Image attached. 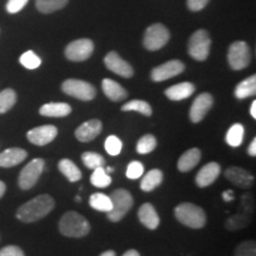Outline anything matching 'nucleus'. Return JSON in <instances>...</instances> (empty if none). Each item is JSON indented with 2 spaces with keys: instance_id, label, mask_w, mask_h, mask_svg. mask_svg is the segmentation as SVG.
I'll return each mask as SVG.
<instances>
[{
  "instance_id": "1",
  "label": "nucleus",
  "mask_w": 256,
  "mask_h": 256,
  "mask_svg": "<svg viewBox=\"0 0 256 256\" xmlns=\"http://www.w3.org/2000/svg\"><path fill=\"white\" fill-rule=\"evenodd\" d=\"M55 208V200L50 194H40L23 204L17 210V218L24 223H34L52 211Z\"/></svg>"
},
{
  "instance_id": "2",
  "label": "nucleus",
  "mask_w": 256,
  "mask_h": 256,
  "mask_svg": "<svg viewBox=\"0 0 256 256\" xmlns=\"http://www.w3.org/2000/svg\"><path fill=\"white\" fill-rule=\"evenodd\" d=\"M60 232L66 238H80L88 235L90 232V224L86 217L76 212L68 211L62 216L58 223Z\"/></svg>"
},
{
  "instance_id": "3",
  "label": "nucleus",
  "mask_w": 256,
  "mask_h": 256,
  "mask_svg": "<svg viewBox=\"0 0 256 256\" xmlns=\"http://www.w3.org/2000/svg\"><path fill=\"white\" fill-rule=\"evenodd\" d=\"M174 216L179 222L192 229H200L206 224V211L192 203H182L174 209Z\"/></svg>"
},
{
  "instance_id": "4",
  "label": "nucleus",
  "mask_w": 256,
  "mask_h": 256,
  "mask_svg": "<svg viewBox=\"0 0 256 256\" xmlns=\"http://www.w3.org/2000/svg\"><path fill=\"white\" fill-rule=\"evenodd\" d=\"M110 197L112 200V210L107 212V218L110 222H119L132 209L134 200L130 192L124 188L114 190Z\"/></svg>"
},
{
  "instance_id": "5",
  "label": "nucleus",
  "mask_w": 256,
  "mask_h": 256,
  "mask_svg": "<svg viewBox=\"0 0 256 256\" xmlns=\"http://www.w3.org/2000/svg\"><path fill=\"white\" fill-rule=\"evenodd\" d=\"M211 38L206 30H197L188 40V55L192 58L203 62L210 54Z\"/></svg>"
},
{
  "instance_id": "6",
  "label": "nucleus",
  "mask_w": 256,
  "mask_h": 256,
  "mask_svg": "<svg viewBox=\"0 0 256 256\" xmlns=\"http://www.w3.org/2000/svg\"><path fill=\"white\" fill-rule=\"evenodd\" d=\"M62 90L66 95H70L82 101H92L96 96V89L94 86L86 81H82V80H66V81L63 82Z\"/></svg>"
},
{
  "instance_id": "7",
  "label": "nucleus",
  "mask_w": 256,
  "mask_h": 256,
  "mask_svg": "<svg viewBox=\"0 0 256 256\" xmlns=\"http://www.w3.org/2000/svg\"><path fill=\"white\" fill-rule=\"evenodd\" d=\"M44 165H46V162H44V160L40 158L31 160V162L22 170L20 174H19V188H20L22 190H30L31 188H34L42 174H43Z\"/></svg>"
},
{
  "instance_id": "8",
  "label": "nucleus",
  "mask_w": 256,
  "mask_h": 256,
  "mask_svg": "<svg viewBox=\"0 0 256 256\" xmlns=\"http://www.w3.org/2000/svg\"><path fill=\"white\" fill-rule=\"evenodd\" d=\"M228 62L230 68L234 70L247 68L250 63V49L246 42L238 40L230 46L228 51Z\"/></svg>"
},
{
  "instance_id": "9",
  "label": "nucleus",
  "mask_w": 256,
  "mask_h": 256,
  "mask_svg": "<svg viewBox=\"0 0 256 256\" xmlns=\"http://www.w3.org/2000/svg\"><path fill=\"white\" fill-rule=\"evenodd\" d=\"M170 32L162 24H153L147 28L144 36V46L147 50L156 51L168 44Z\"/></svg>"
},
{
  "instance_id": "10",
  "label": "nucleus",
  "mask_w": 256,
  "mask_h": 256,
  "mask_svg": "<svg viewBox=\"0 0 256 256\" xmlns=\"http://www.w3.org/2000/svg\"><path fill=\"white\" fill-rule=\"evenodd\" d=\"M94 51V43L87 38H81L72 42L66 48V57L72 62H83L92 56Z\"/></svg>"
},
{
  "instance_id": "11",
  "label": "nucleus",
  "mask_w": 256,
  "mask_h": 256,
  "mask_svg": "<svg viewBox=\"0 0 256 256\" xmlns=\"http://www.w3.org/2000/svg\"><path fill=\"white\" fill-rule=\"evenodd\" d=\"M185 66L183 62H180L179 60H168L162 66H156L152 70L151 78L154 82H162L166 80L174 78V76L179 75L184 72Z\"/></svg>"
},
{
  "instance_id": "12",
  "label": "nucleus",
  "mask_w": 256,
  "mask_h": 256,
  "mask_svg": "<svg viewBox=\"0 0 256 256\" xmlns=\"http://www.w3.org/2000/svg\"><path fill=\"white\" fill-rule=\"evenodd\" d=\"M58 134V130L54 124H44L28 130L26 136L31 144L37 146H46L50 144Z\"/></svg>"
},
{
  "instance_id": "13",
  "label": "nucleus",
  "mask_w": 256,
  "mask_h": 256,
  "mask_svg": "<svg viewBox=\"0 0 256 256\" xmlns=\"http://www.w3.org/2000/svg\"><path fill=\"white\" fill-rule=\"evenodd\" d=\"M214 104V98L209 92H203L194 98L190 110V120L194 124L200 122Z\"/></svg>"
},
{
  "instance_id": "14",
  "label": "nucleus",
  "mask_w": 256,
  "mask_h": 256,
  "mask_svg": "<svg viewBox=\"0 0 256 256\" xmlns=\"http://www.w3.org/2000/svg\"><path fill=\"white\" fill-rule=\"evenodd\" d=\"M104 64L107 66V69H110V72H113L116 75L122 76L124 78H132L134 70L130 63L121 58L119 54L115 52V51H110L108 52L104 57Z\"/></svg>"
},
{
  "instance_id": "15",
  "label": "nucleus",
  "mask_w": 256,
  "mask_h": 256,
  "mask_svg": "<svg viewBox=\"0 0 256 256\" xmlns=\"http://www.w3.org/2000/svg\"><path fill=\"white\" fill-rule=\"evenodd\" d=\"M224 176L234 185L241 188H248L254 185V176L247 171V170L238 168V166H232V168H226V172H224Z\"/></svg>"
},
{
  "instance_id": "16",
  "label": "nucleus",
  "mask_w": 256,
  "mask_h": 256,
  "mask_svg": "<svg viewBox=\"0 0 256 256\" xmlns=\"http://www.w3.org/2000/svg\"><path fill=\"white\" fill-rule=\"evenodd\" d=\"M220 174V166L218 162H208L206 165H204L196 176L194 179V183L198 188H206L210 186L218 178Z\"/></svg>"
},
{
  "instance_id": "17",
  "label": "nucleus",
  "mask_w": 256,
  "mask_h": 256,
  "mask_svg": "<svg viewBox=\"0 0 256 256\" xmlns=\"http://www.w3.org/2000/svg\"><path fill=\"white\" fill-rule=\"evenodd\" d=\"M102 132V122L100 120L94 119L86 121L81 126L78 127L75 130V136L78 142H89L94 140L96 136H100Z\"/></svg>"
},
{
  "instance_id": "18",
  "label": "nucleus",
  "mask_w": 256,
  "mask_h": 256,
  "mask_svg": "<svg viewBox=\"0 0 256 256\" xmlns=\"http://www.w3.org/2000/svg\"><path fill=\"white\" fill-rule=\"evenodd\" d=\"M28 156V152L19 147L8 148L0 153V168H14L23 162Z\"/></svg>"
},
{
  "instance_id": "19",
  "label": "nucleus",
  "mask_w": 256,
  "mask_h": 256,
  "mask_svg": "<svg viewBox=\"0 0 256 256\" xmlns=\"http://www.w3.org/2000/svg\"><path fill=\"white\" fill-rule=\"evenodd\" d=\"M138 217L139 220L142 222L146 228L154 230L159 226L160 218L158 212H156V208L150 203H145L140 206L139 211H138Z\"/></svg>"
},
{
  "instance_id": "20",
  "label": "nucleus",
  "mask_w": 256,
  "mask_h": 256,
  "mask_svg": "<svg viewBox=\"0 0 256 256\" xmlns=\"http://www.w3.org/2000/svg\"><path fill=\"white\" fill-rule=\"evenodd\" d=\"M102 90H104V95L108 98L114 102L122 101L128 96V92H126L122 86L119 84L118 82L113 81L110 78H104L102 81Z\"/></svg>"
},
{
  "instance_id": "21",
  "label": "nucleus",
  "mask_w": 256,
  "mask_h": 256,
  "mask_svg": "<svg viewBox=\"0 0 256 256\" xmlns=\"http://www.w3.org/2000/svg\"><path fill=\"white\" fill-rule=\"evenodd\" d=\"M194 86L190 82L178 83V84L172 86L165 90L166 98H168L172 101H182L185 98H190L194 92Z\"/></svg>"
},
{
  "instance_id": "22",
  "label": "nucleus",
  "mask_w": 256,
  "mask_h": 256,
  "mask_svg": "<svg viewBox=\"0 0 256 256\" xmlns=\"http://www.w3.org/2000/svg\"><path fill=\"white\" fill-rule=\"evenodd\" d=\"M72 113V107L64 102H50L40 107V114L48 118H64Z\"/></svg>"
},
{
  "instance_id": "23",
  "label": "nucleus",
  "mask_w": 256,
  "mask_h": 256,
  "mask_svg": "<svg viewBox=\"0 0 256 256\" xmlns=\"http://www.w3.org/2000/svg\"><path fill=\"white\" fill-rule=\"evenodd\" d=\"M202 152L198 148H191L182 154L178 160V170L180 172H188L196 168L200 162Z\"/></svg>"
},
{
  "instance_id": "24",
  "label": "nucleus",
  "mask_w": 256,
  "mask_h": 256,
  "mask_svg": "<svg viewBox=\"0 0 256 256\" xmlns=\"http://www.w3.org/2000/svg\"><path fill=\"white\" fill-rule=\"evenodd\" d=\"M162 179H164V174H162V172L160 170H151V171H148L144 176L142 183H140V188H142V191L151 192L162 184Z\"/></svg>"
},
{
  "instance_id": "25",
  "label": "nucleus",
  "mask_w": 256,
  "mask_h": 256,
  "mask_svg": "<svg viewBox=\"0 0 256 256\" xmlns=\"http://www.w3.org/2000/svg\"><path fill=\"white\" fill-rule=\"evenodd\" d=\"M58 170L60 174L66 176V179L72 183H75V182L81 180L82 178V172L78 166H76L75 162H72L70 159H62L60 160L58 162Z\"/></svg>"
},
{
  "instance_id": "26",
  "label": "nucleus",
  "mask_w": 256,
  "mask_h": 256,
  "mask_svg": "<svg viewBox=\"0 0 256 256\" xmlns=\"http://www.w3.org/2000/svg\"><path fill=\"white\" fill-rule=\"evenodd\" d=\"M256 92V76L252 75L250 78H246L244 81L240 82L238 86H236L235 92L234 94L240 100H243V98H250V96H254Z\"/></svg>"
},
{
  "instance_id": "27",
  "label": "nucleus",
  "mask_w": 256,
  "mask_h": 256,
  "mask_svg": "<svg viewBox=\"0 0 256 256\" xmlns=\"http://www.w3.org/2000/svg\"><path fill=\"white\" fill-rule=\"evenodd\" d=\"M89 206L94 210L100 211V212H110L112 210L110 197L104 194H101V192H96L89 198Z\"/></svg>"
},
{
  "instance_id": "28",
  "label": "nucleus",
  "mask_w": 256,
  "mask_h": 256,
  "mask_svg": "<svg viewBox=\"0 0 256 256\" xmlns=\"http://www.w3.org/2000/svg\"><path fill=\"white\" fill-rule=\"evenodd\" d=\"M244 139V127L241 124H235L229 128L226 136V142L229 146L238 147Z\"/></svg>"
},
{
  "instance_id": "29",
  "label": "nucleus",
  "mask_w": 256,
  "mask_h": 256,
  "mask_svg": "<svg viewBox=\"0 0 256 256\" xmlns=\"http://www.w3.org/2000/svg\"><path fill=\"white\" fill-rule=\"evenodd\" d=\"M68 2L69 0H36V6L42 14H51L63 8Z\"/></svg>"
},
{
  "instance_id": "30",
  "label": "nucleus",
  "mask_w": 256,
  "mask_h": 256,
  "mask_svg": "<svg viewBox=\"0 0 256 256\" xmlns=\"http://www.w3.org/2000/svg\"><path fill=\"white\" fill-rule=\"evenodd\" d=\"M17 102V94L14 89H5L0 92V114L8 112Z\"/></svg>"
},
{
  "instance_id": "31",
  "label": "nucleus",
  "mask_w": 256,
  "mask_h": 256,
  "mask_svg": "<svg viewBox=\"0 0 256 256\" xmlns=\"http://www.w3.org/2000/svg\"><path fill=\"white\" fill-rule=\"evenodd\" d=\"M90 183L96 188H107L112 184L110 176L106 172L104 166L102 168H98L94 170L90 176Z\"/></svg>"
},
{
  "instance_id": "32",
  "label": "nucleus",
  "mask_w": 256,
  "mask_h": 256,
  "mask_svg": "<svg viewBox=\"0 0 256 256\" xmlns=\"http://www.w3.org/2000/svg\"><path fill=\"white\" fill-rule=\"evenodd\" d=\"M156 147V139L152 134H146L142 136L136 144V152L139 154H148L154 151Z\"/></svg>"
},
{
  "instance_id": "33",
  "label": "nucleus",
  "mask_w": 256,
  "mask_h": 256,
  "mask_svg": "<svg viewBox=\"0 0 256 256\" xmlns=\"http://www.w3.org/2000/svg\"><path fill=\"white\" fill-rule=\"evenodd\" d=\"M121 110L122 112H130V110H136L142 113L145 116H151L152 115V108L151 106L147 104L146 101H142V100H133L127 102L126 104H124L121 107Z\"/></svg>"
},
{
  "instance_id": "34",
  "label": "nucleus",
  "mask_w": 256,
  "mask_h": 256,
  "mask_svg": "<svg viewBox=\"0 0 256 256\" xmlns=\"http://www.w3.org/2000/svg\"><path fill=\"white\" fill-rule=\"evenodd\" d=\"M83 164L87 166L88 168L95 170L98 168H102L106 164V160L104 156L95 152H84L82 154Z\"/></svg>"
},
{
  "instance_id": "35",
  "label": "nucleus",
  "mask_w": 256,
  "mask_h": 256,
  "mask_svg": "<svg viewBox=\"0 0 256 256\" xmlns=\"http://www.w3.org/2000/svg\"><path fill=\"white\" fill-rule=\"evenodd\" d=\"M249 222H250V218H249L248 214H236V215H234L230 217V218H228L226 223V229L229 230H238L247 226Z\"/></svg>"
},
{
  "instance_id": "36",
  "label": "nucleus",
  "mask_w": 256,
  "mask_h": 256,
  "mask_svg": "<svg viewBox=\"0 0 256 256\" xmlns=\"http://www.w3.org/2000/svg\"><path fill=\"white\" fill-rule=\"evenodd\" d=\"M19 62H20L22 66H25L26 69L34 70V69H37L38 66H40L42 60L36 55V54L34 52V51L28 50L20 56V58H19Z\"/></svg>"
},
{
  "instance_id": "37",
  "label": "nucleus",
  "mask_w": 256,
  "mask_h": 256,
  "mask_svg": "<svg viewBox=\"0 0 256 256\" xmlns=\"http://www.w3.org/2000/svg\"><path fill=\"white\" fill-rule=\"evenodd\" d=\"M104 148L110 156H118L122 150V142L116 136H110L104 142Z\"/></svg>"
},
{
  "instance_id": "38",
  "label": "nucleus",
  "mask_w": 256,
  "mask_h": 256,
  "mask_svg": "<svg viewBox=\"0 0 256 256\" xmlns=\"http://www.w3.org/2000/svg\"><path fill=\"white\" fill-rule=\"evenodd\" d=\"M235 256H256L255 241H244L240 243L235 250Z\"/></svg>"
},
{
  "instance_id": "39",
  "label": "nucleus",
  "mask_w": 256,
  "mask_h": 256,
  "mask_svg": "<svg viewBox=\"0 0 256 256\" xmlns=\"http://www.w3.org/2000/svg\"><path fill=\"white\" fill-rule=\"evenodd\" d=\"M145 171L144 165L140 162H132L130 165L127 166L126 170V176L130 179H138L140 178Z\"/></svg>"
},
{
  "instance_id": "40",
  "label": "nucleus",
  "mask_w": 256,
  "mask_h": 256,
  "mask_svg": "<svg viewBox=\"0 0 256 256\" xmlns=\"http://www.w3.org/2000/svg\"><path fill=\"white\" fill-rule=\"evenodd\" d=\"M28 2V0H8V4H6V10H8V14H17L24 8Z\"/></svg>"
},
{
  "instance_id": "41",
  "label": "nucleus",
  "mask_w": 256,
  "mask_h": 256,
  "mask_svg": "<svg viewBox=\"0 0 256 256\" xmlns=\"http://www.w3.org/2000/svg\"><path fill=\"white\" fill-rule=\"evenodd\" d=\"M0 256H25V254L17 246H6L0 249Z\"/></svg>"
},
{
  "instance_id": "42",
  "label": "nucleus",
  "mask_w": 256,
  "mask_h": 256,
  "mask_svg": "<svg viewBox=\"0 0 256 256\" xmlns=\"http://www.w3.org/2000/svg\"><path fill=\"white\" fill-rule=\"evenodd\" d=\"M208 2H209V0H188V8L194 12L200 11L206 8Z\"/></svg>"
},
{
  "instance_id": "43",
  "label": "nucleus",
  "mask_w": 256,
  "mask_h": 256,
  "mask_svg": "<svg viewBox=\"0 0 256 256\" xmlns=\"http://www.w3.org/2000/svg\"><path fill=\"white\" fill-rule=\"evenodd\" d=\"M248 154L250 156H256V138L252 140L250 145L248 147Z\"/></svg>"
},
{
  "instance_id": "44",
  "label": "nucleus",
  "mask_w": 256,
  "mask_h": 256,
  "mask_svg": "<svg viewBox=\"0 0 256 256\" xmlns=\"http://www.w3.org/2000/svg\"><path fill=\"white\" fill-rule=\"evenodd\" d=\"M222 197H223V200H226V202L232 200H234V194H232V190H228V191L223 192Z\"/></svg>"
},
{
  "instance_id": "45",
  "label": "nucleus",
  "mask_w": 256,
  "mask_h": 256,
  "mask_svg": "<svg viewBox=\"0 0 256 256\" xmlns=\"http://www.w3.org/2000/svg\"><path fill=\"white\" fill-rule=\"evenodd\" d=\"M250 115L252 116V119H256V101L252 102L250 106Z\"/></svg>"
},
{
  "instance_id": "46",
  "label": "nucleus",
  "mask_w": 256,
  "mask_h": 256,
  "mask_svg": "<svg viewBox=\"0 0 256 256\" xmlns=\"http://www.w3.org/2000/svg\"><path fill=\"white\" fill-rule=\"evenodd\" d=\"M122 256H140V254L136 250H134V249H130V250L124 252Z\"/></svg>"
},
{
  "instance_id": "47",
  "label": "nucleus",
  "mask_w": 256,
  "mask_h": 256,
  "mask_svg": "<svg viewBox=\"0 0 256 256\" xmlns=\"http://www.w3.org/2000/svg\"><path fill=\"white\" fill-rule=\"evenodd\" d=\"M5 191H6V185H5L4 182L0 180V198L4 196Z\"/></svg>"
},
{
  "instance_id": "48",
  "label": "nucleus",
  "mask_w": 256,
  "mask_h": 256,
  "mask_svg": "<svg viewBox=\"0 0 256 256\" xmlns=\"http://www.w3.org/2000/svg\"><path fill=\"white\" fill-rule=\"evenodd\" d=\"M100 256H116V254H115L114 250H107V252H102Z\"/></svg>"
},
{
  "instance_id": "49",
  "label": "nucleus",
  "mask_w": 256,
  "mask_h": 256,
  "mask_svg": "<svg viewBox=\"0 0 256 256\" xmlns=\"http://www.w3.org/2000/svg\"><path fill=\"white\" fill-rule=\"evenodd\" d=\"M106 170V172H107V174H112V172H114V168H104Z\"/></svg>"
},
{
  "instance_id": "50",
  "label": "nucleus",
  "mask_w": 256,
  "mask_h": 256,
  "mask_svg": "<svg viewBox=\"0 0 256 256\" xmlns=\"http://www.w3.org/2000/svg\"><path fill=\"white\" fill-rule=\"evenodd\" d=\"M75 200H76V202H81V200H82V198L80 197V196H78V197L75 198Z\"/></svg>"
}]
</instances>
